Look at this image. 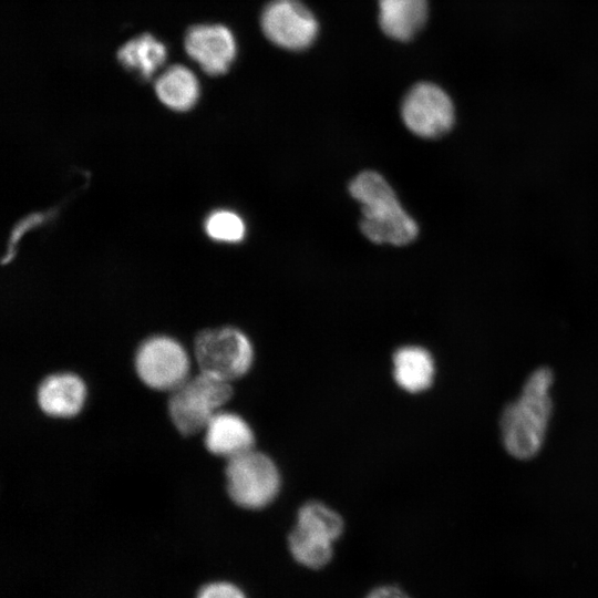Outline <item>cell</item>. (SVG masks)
Listing matches in <instances>:
<instances>
[{"label": "cell", "instance_id": "6da1fadb", "mask_svg": "<svg viewBox=\"0 0 598 598\" xmlns=\"http://www.w3.org/2000/svg\"><path fill=\"white\" fill-rule=\"evenodd\" d=\"M553 371L542 367L526 379L522 394L507 404L499 420L506 451L518 460L535 456L545 440L553 411L550 388Z\"/></svg>", "mask_w": 598, "mask_h": 598}, {"label": "cell", "instance_id": "7a4b0ae2", "mask_svg": "<svg viewBox=\"0 0 598 598\" xmlns=\"http://www.w3.org/2000/svg\"><path fill=\"white\" fill-rule=\"evenodd\" d=\"M349 192L361 204L360 229L369 240L404 246L416 238L415 220L403 209L382 175L364 171L351 181Z\"/></svg>", "mask_w": 598, "mask_h": 598}, {"label": "cell", "instance_id": "3957f363", "mask_svg": "<svg viewBox=\"0 0 598 598\" xmlns=\"http://www.w3.org/2000/svg\"><path fill=\"white\" fill-rule=\"evenodd\" d=\"M231 382L198 372L171 391L168 413L176 430L194 435L205 430L233 394Z\"/></svg>", "mask_w": 598, "mask_h": 598}, {"label": "cell", "instance_id": "277c9868", "mask_svg": "<svg viewBox=\"0 0 598 598\" xmlns=\"http://www.w3.org/2000/svg\"><path fill=\"white\" fill-rule=\"evenodd\" d=\"M194 354L199 372L228 382L246 374L254 358L249 339L234 327L200 331L194 340Z\"/></svg>", "mask_w": 598, "mask_h": 598}, {"label": "cell", "instance_id": "5b68a950", "mask_svg": "<svg viewBox=\"0 0 598 598\" xmlns=\"http://www.w3.org/2000/svg\"><path fill=\"white\" fill-rule=\"evenodd\" d=\"M226 487L231 501L247 509L268 506L278 495L280 475L266 454L254 448L227 461Z\"/></svg>", "mask_w": 598, "mask_h": 598}, {"label": "cell", "instance_id": "8992f818", "mask_svg": "<svg viewBox=\"0 0 598 598\" xmlns=\"http://www.w3.org/2000/svg\"><path fill=\"white\" fill-rule=\"evenodd\" d=\"M135 370L141 381L158 391H173L189 372V359L183 346L166 336L146 339L135 354Z\"/></svg>", "mask_w": 598, "mask_h": 598}, {"label": "cell", "instance_id": "52a82bcc", "mask_svg": "<svg viewBox=\"0 0 598 598\" xmlns=\"http://www.w3.org/2000/svg\"><path fill=\"white\" fill-rule=\"evenodd\" d=\"M401 115L405 126L423 138H435L447 133L455 118L451 97L430 82L417 83L408 92Z\"/></svg>", "mask_w": 598, "mask_h": 598}, {"label": "cell", "instance_id": "ba28073f", "mask_svg": "<svg viewBox=\"0 0 598 598\" xmlns=\"http://www.w3.org/2000/svg\"><path fill=\"white\" fill-rule=\"evenodd\" d=\"M260 24L269 41L291 51L310 47L319 28L312 12L298 0H272L265 7Z\"/></svg>", "mask_w": 598, "mask_h": 598}, {"label": "cell", "instance_id": "9c48e42d", "mask_svg": "<svg viewBox=\"0 0 598 598\" xmlns=\"http://www.w3.org/2000/svg\"><path fill=\"white\" fill-rule=\"evenodd\" d=\"M185 50L209 75L228 71L236 56V41L231 31L221 24H198L185 35Z\"/></svg>", "mask_w": 598, "mask_h": 598}, {"label": "cell", "instance_id": "30bf717a", "mask_svg": "<svg viewBox=\"0 0 598 598\" xmlns=\"http://www.w3.org/2000/svg\"><path fill=\"white\" fill-rule=\"evenodd\" d=\"M205 446L214 455L228 460L254 447V433L239 415L218 411L205 430Z\"/></svg>", "mask_w": 598, "mask_h": 598}, {"label": "cell", "instance_id": "8fae6325", "mask_svg": "<svg viewBox=\"0 0 598 598\" xmlns=\"http://www.w3.org/2000/svg\"><path fill=\"white\" fill-rule=\"evenodd\" d=\"M86 390L73 373H56L43 379L37 390V402L42 412L54 417H71L83 406Z\"/></svg>", "mask_w": 598, "mask_h": 598}, {"label": "cell", "instance_id": "7c38bea8", "mask_svg": "<svg viewBox=\"0 0 598 598\" xmlns=\"http://www.w3.org/2000/svg\"><path fill=\"white\" fill-rule=\"evenodd\" d=\"M427 0H379V23L382 31L398 41H409L424 25Z\"/></svg>", "mask_w": 598, "mask_h": 598}, {"label": "cell", "instance_id": "4fadbf2b", "mask_svg": "<svg viewBox=\"0 0 598 598\" xmlns=\"http://www.w3.org/2000/svg\"><path fill=\"white\" fill-rule=\"evenodd\" d=\"M394 379L408 392L424 391L433 383L435 374L431 353L415 346L399 349L393 357Z\"/></svg>", "mask_w": 598, "mask_h": 598}, {"label": "cell", "instance_id": "5bb4252c", "mask_svg": "<svg viewBox=\"0 0 598 598\" xmlns=\"http://www.w3.org/2000/svg\"><path fill=\"white\" fill-rule=\"evenodd\" d=\"M155 93L167 107L185 112L192 109L199 96V85L195 74L184 65H172L155 81Z\"/></svg>", "mask_w": 598, "mask_h": 598}, {"label": "cell", "instance_id": "9a60e30c", "mask_svg": "<svg viewBox=\"0 0 598 598\" xmlns=\"http://www.w3.org/2000/svg\"><path fill=\"white\" fill-rule=\"evenodd\" d=\"M166 56L165 45L147 33L127 41L117 51L120 63L144 80H148L163 65Z\"/></svg>", "mask_w": 598, "mask_h": 598}, {"label": "cell", "instance_id": "2e32d148", "mask_svg": "<svg viewBox=\"0 0 598 598\" xmlns=\"http://www.w3.org/2000/svg\"><path fill=\"white\" fill-rule=\"evenodd\" d=\"M287 542L295 561L306 568L320 569L332 559L334 542L316 532L295 525Z\"/></svg>", "mask_w": 598, "mask_h": 598}, {"label": "cell", "instance_id": "e0dca14e", "mask_svg": "<svg viewBox=\"0 0 598 598\" xmlns=\"http://www.w3.org/2000/svg\"><path fill=\"white\" fill-rule=\"evenodd\" d=\"M296 525L317 532L332 542L339 539L344 529L341 516L319 502L302 505L298 512Z\"/></svg>", "mask_w": 598, "mask_h": 598}, {"label": "cell", "instance_id": "ac0fdd59", "mask_svg": "<svg viewBox=\"0 0 598 598\" xmlns=\"http://www.w3.org/2000/svg\"><path fill=\"white\" fill-rule=\"evenodd\" d=\"M204 228L209 238L219 243L236 244L246 235L243 218L229 209L212 212L205 219Z\"/></svg>", "mask_w": 598, "mask_h": 598}, {"label": "cell", "instance_id": "d6986e66", "mask_svg": "<svg viewBox=\"0 0 598 598\" xmlns=\"http://www.w3.org/2000/svg\"><path fill=\"white\" fill-rule=\"evenodd\" d=\"M52 215V212L33 213L17 223L9 237L7 250L2 258V264L11 261L16 255V248L19 241L29 230L39 227L45 223V220H49Z\"/></svg>", "mask_w": 598, "mask_h": 598}, {"label": "cell", "instance_id": "ffe728a7", "mask_svg": "<svg viewBox=\"0 0 598 598\" xmlns=\"http://www.w3.org/2000/svg\"><path fill=\"white\" fill-rule=\"evenodd\" d=\"M196 598H247L245 592L228 581H215L200 588Z\"/></svg>", "mask_w": 598, "mask_h": 598}, {"label": "cell", "instance_id": "44dd1931", "mask_svg": "<svg viewBox=\"0 0 598 598\" xmlns=\"http://www.w3.org/2000/svg\"><path fill=\"white\" fill-rule=\"evenodd\" d=\"M364 598H411L404 590L396 586L383 585L375 587Z\"/></svg>", "mask_w": 598, "mask_h": 598}]
</instances>
